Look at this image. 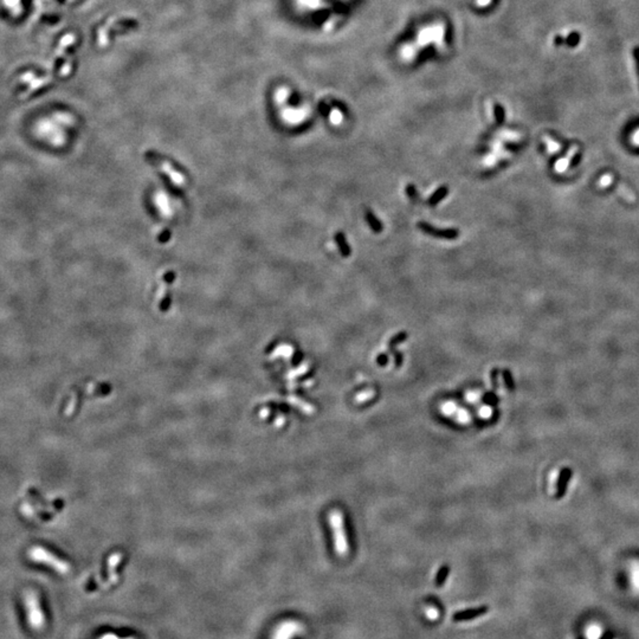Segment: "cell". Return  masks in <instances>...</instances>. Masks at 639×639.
I'll return each instance as SVG.
<instances>
[{
    "label": "cell",
    "instance_id": "cell-1",
    "mask_svg": "<svg viewBox=\"0 0 639 639\" xmlns=\"http://www.w3.org/2000/svg\"><path fill=\"white\" fill-rule=\"evenodd\" d=\"M24 606L29 626L34 631L43 630L45 626V616L41 610L38 594L34 591H26L24 596Z\"/></svg>",
    "mask_w": 639,
    "mask_h": 639
},
{
    "label": "cell",
    "instance_id": "cell-2",
    "mask_svg": "<svg viewBox=\"0 0 639 639\" xmlns=\"http://www.w3.org/2000/svg\"><path fill=\"white\" fill-rule=\"evenodd\" d=\"M305 631V626L302 623L297 620H285L277 625L272 632L270 639H293L297 635H300Z\"/></svg>",
    "mask_w": 639,
    "mask_h": 639
},
{
    "label": "cell",
    "instance_id": "cell-3",
    "mask_svg": "<svg viewBox=\"0 0 639 639\" xmlns=\"http://www.w3.org/2000/svg\"><path fill=\"white\" fill-rule=\"evenodd\" d=\"M31 557H32L33 560L39 561V562H44V564L50 565L51 567H54V569H56L57 572L62 573V574H67V573L69 572V565L68 564H65V562L61 561L60 559L53 557V555H50L49 553H46V552H44V551H40V549H39V551L32 552Z\"/></svg>",
    "mask_w": 639,
    "mask_h": 639
},
{
    "label": "cell",
    "instance_id": "cell-4",
    "mask_svg": "<svg viewBox=\"0 0 639 639\" xmlns=\"http://www.w3.org/2000/svg\"><path fill=\"white\" fill-rule=\"evenodd\" d=\"M418 229L423 231L424 233L430 234L434 238H441V239H456L459 236V231L457 229H447V230H440V229H436V227L430 225L429 223H425V222H419L418 223Z\"/></svg>",
    "mask_w": 639,
    "mask_h": 639
},
{
    "label": "cell",
    "instance_id": "cell-5",
    "mask_svg": "<svg viewBox=\"0 0 639 639\" xmlns=\"http://www.w3.org/2000/svg\"><path fill=\"white\" fill-rule=\"evenodd\" d=\"M335 516H336V521H335V523H336V527H337L336 535H335V538H336V541H335V547H336V552L338 553V554L346 555L348 552V545L346 540V535H345V531H343L342 515H340V514L336 513L335 514Z\"/></svg>",
    "mask_w": 639,
    "mask_h": 639
},
{
    "label": "cell",
    "instance_id": "cell-6",
    "mask_svg": "<svg viewBox=\"0 0 639 639\" xmlns=\"http://www.w3.org/2000/svg\"><path fill=\"white\" fill-rule=\"evenodd\" d=\"M488 611H489L488 607H478V609H470V610L461 611V612H457V613L455 614L454 620H456V621L471 620V619H475V618L484 616V614L488 612Z\"/></svg>",
    "mask_w": 639,
    "mask_h": 639
},
{
    "label": "cell",
    "instance_id": "cell-7",
    "mask_svg": "<svg viewBox=\"0 0 639 639\" xmlns=\"http://www.w3.org/2000/svg\"><path fill=\"white\" fill-rule=\"evenodd\" d=\"M365 217H366V220H367V223L369 224V226H371V229L374 231L375 233L382 232V230H383L382 223L376 218V217L374 216V213H373L371 210H366Z\"/></svg>",
    "mask_w": 639,
    "mask_h": 639
},
{
    "label": "cell",
    "instance_id": "cell-8",
    "mask_svg": "<svg viewBox=\"0 0 639 639\" xmlns=\"http://www.w3.org/2000/svg\"><path fill=\"white\" fill-rule=\"evenodd\" d=\"M448 194H449V187H448V186H441V187L438 188L437 191L434 192L432 195H431V198L429 199V205H431V206L437 205V204H439L441 200H443Z\"/></svg>",
    "mask_w": 639,
    "mask_h": 639
},
{
    "label": "cell",
    "instance_id": "cell-9",
    "mask_svg": "<svg viewBox=\"0 0 639 639\" xmlns=\"http://www.w3.org/2000/svg\"><path fill=\"white\" fill-rule=\"evenodd\" d=\"M336 241H337L338 248H340L341 254H342L345 257H348V256L351 255V248L348 247V244H347V241H346V238H345V234L341 233V232H338L336 234Z\"/></svg>",
    "mask_w": 639,
    "mask_h": 639
},
{
    "label": "cell",
    "instance_id": "cell-10",
    "mask_svg": "<svg viewBox=\"0 0 639 639\" xmlns=\"http://www.w3.org/2000/svg\"><path fill=\"white\" fill-rule=\"evenodd\" d=\"M602 634H603L602 627L597 624L589 625L588 628L586 630L587 639H600L602 638Z\"/></svg>",
    "mask_w": 639,
    "mask_h": 639
},
{
    "label": "cell",
    "instance_id": "cell-11",
    "mask_svg": "<svg viewBox=\"0 0 639 639\" xmlns=\"http://www.w3.org/2000/svg\"><path fill=\"white\" fill-rule=\"evenodd\" d=\"M449 573H450V568H449V566H443V567L438 571L437 576H436V585L438 587L443 586L444 583L447 582Z\"/></svg>",
    "mask_w": 639,
    "mask_h": 639
},
{
    "label": "cell",
    "instance_id": "cell-12",
    "mask_svg": "<svg viewBox=\"0 0 639 639\" xmlns=\"http://www.w3.org/2000/svg\"><path fill=\"white\" fill-rule=\"evenodd\" d=\"M569 477H571V471L567 470V469H565V470L562 471V474H561V478H560V481H559L558 496H562V495H564V491H565V488H566V482L568 481Z\"/></svg>",
    "mask_w": 639,
    "mask_h": 639
},
{
    "label": "cell",
    "instance_id": "cell-13",
    "mask_svg": "<svg viewBox=\"0 0 639 639\" xmlns=\"http://www.w3.org/2000/svg\"><path fill=\"white\" fill-rule=\"evenodd\" d=\"M407 337H409V334L405 333V331H402V333L395 335V336H393L391 340H389V343H388V346H389V348H391V351H395V347L397 346V345L404 342V341H405Z\"/></svg>",
    "mask_w": 639,
    "mask_h": 639
},
{
    "label": "cell",
    "instance_id": "cell-14",
    "mask_svg": "<svg viewBox=\"0 0 639 639\" xmlns=\"http://www.w3.org/2000/svg\"><path fill=\"white\" fill-rule=\"evenodd\" d=\"M405 189H406L407 195H409L410 198L413 200V202H416V200L418 199V192H417L416 186L412 185V184H409V185H406Z\"/></svg>",
    "mask_w": 639,
    "mask_h": 639
},
{
    "label": "cell",
    "instance_id": "cell-15",
    "mask_svg": "<svg viewBox=\"0 0 639 639\" xmlns=\"http://www.w3.org/2000/svg\"><path fill=\"white\" fill-rule=\"evenodd\" d=\"M99 639H135V638H134V637L120 638L119 635H117V634H115V633H112V632H109V633H105V634H102L101 637H100Z\"/></svg>",
    "mask_w": 639,
    "mask_h": 639
},
{
    "label": "cell",
    "instance_id": "cell-16",
    "mask_svg": "<svg viewBox=\"0 0 639 639\" xmlns=\"http://www.w3.org/2000/svg\"><path fill=\"white\" fill-rule=\"evenodd\" d=\"M503 375H504V379H506V382H507L508 389H513L514 385H513V380H510V379H511L510 373L508 372V371H504V372H503Z\"/></svg>",
    "mask_w": 639,
    "mask_h": 639
},
{
    "label": "cell",
    "instance_id": "cell-17",
    "mask_svg": "<svg viewBox=\"0 0 639 639\" xmlns=\"http://www.w3.org/2000/svg\"><path fill=\"white\" fill-rule=\"evenodd\" d=\"M387 362H388V358H387V355H386V354H381V355H379V357H378V364H379L380 366H385L386 364H387Z\"/></svg>",
    "mask_w": 639,
    "mask_h": 639
},
{
    "label": "cell",
    "instance_id": "cell-18",
    "mask_svg": "<svg viewBox=\"0 0 639 639\" xmlns=\"http://www.w3.org/2000/svg\"><path fill=\"white\" fill-rule=\"evenodd\" d=\"M427 616H429V618H431V619H436V618L438 617V611L431 607V609L427 610Z\"/></svg>",
    "mask_w": 639,
    "mask_h": 639
},
{
    "label": "cell",
    "instance_id": "cell-19",
    "mask_svg": "<svg viewBox=\"0 0 639 639\" xmlns=\"http://www.w3.org/2000/svg\"><path fill=\"white\" fill-rule=\"evenodd\" d=\"M496 117H497V122H499V123H502V122H503V110L497 109Z\"/></svg>",
    "mask_w": 639,
    "mask_h": 639
},
{
    "label": "cell",
    "instance_id": "cell-20",
    "mask_svg": "<svg viewBox=\"0 0 639 639\" xmlns=\"http://www.w3.org/2000/svg\"><path fill=\"white\" fill-rule=\"evenodd\" d=\"M635 55V60H637V64H638V75H639V49H637L634 51Z\"/></svg>",
    "mask_w": 639,
    "mask_h": 639
}]
</instances>
